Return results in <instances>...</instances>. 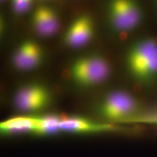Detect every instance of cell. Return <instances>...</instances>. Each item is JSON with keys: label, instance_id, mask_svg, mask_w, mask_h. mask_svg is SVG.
Masks as SVG:
<instances>
[{"label": "cell", "instance_id": "1", "mask_svg": "<svg viewBox=\"0 0 157 157\" xmlns=\"http://www.w3.org/2000/svg\"><path fill=\"white\" fill-rule=\"evenodd\" d=\"M127 66L135 78L150 82L157 76V42L153 39L139 41L127 55Z\"/></svg>", "mask_w": 157, "mask_h": 157}, {"label": "cell", "instance_id": "2", "mask_svg": "<svg viewBox=\"0 0 157 157\" xmlns=\"http://www.w3.org/2000/svg\"><path fill=\"white\" fill-rule=\"evenodd\" d=\"M111 68L103 57L90 56L76 60L71 68V76L74 82L83 87L98 84L108 78Z\"/></svg>", "mask_w": 157, "mask_h": 157}, {"label": "cell", "instance_id": "3", "mask_svg": "<svg viewBox=\"0 0 157 157\" xmlns=\"http://www.w3.org/2000/svg\"><path fill=\"white\" fill-rule=\"evenodd\" d=\"M138 103L132 95L124 91H114L107 95L99 106L100 113L108 120H127L136 114Z\"/></svg>", "mask_w": 157, "mask_h": 157}, {"label": "cell", "instance_id": "4", "mask_svg": "<svg viewBox=\"0 0 157 157\" xmlns=\"http://www.w3.org/2000/svg\"><path fill=\"white\" fill-rule=\"evenodd\" d=\"M142 11L135 0H111L109 18L115 29L128 31L136 28L142 20Z\"/></svg>", "mask_w": 157, "mask_h": 157}, {"label": "cell", "instance_id": "5", "mask_svg": "<svg viewBox=\"0 0 157 157\" xmlns=\"http://www.w3.org/2000/svg\"><path fill=\"white\" fill-rule=\"evenodd\" d=\"M50 93L46 88L38 84L21 87L14 96L15 109L22 113H35L44 109L50 103Z\"/></svg>", "mask_w": 157, "mask_h": 157}, {"label": "cell", "instance_id": "6", "mask_svg": "<svg viewBox=\"0 0 157 157\" xmlns=\"http://www.w3.org/2000/svg\"><path fill=\"white\" fill-rule=\"evenodd\" d=\"M94 25L91 17L83 15L77 17L66 31L64 40L68 46L79 48L87 44L93 38Z\"/></svg>", "mask_w": 157, "mask_h": 157}, {"label": "cell", "instance_id": "7", "mask_svg": "<svg viewBox=\"0 0 157 157\" xmlns=\"http://www.w3.org/2000/svg\"><path fill=\"white\" fill-rule=\"evenodd\" d=\"M42 58V52L36 42L26 41L19 46L13 56V63L20 70H31L37 67Z\"/></svg>", "mask_w": 157, "mask_h": 157}, {"label": "cell", "instance_id": "8", "mask_svg": "<svg viewBox=\"0 0 157 157\" xmlns=\"http://www.w3.org/2000/svg\"><path fill=\"white\" fill-rule=\"evenodd\" d=\"M117 128L111 124L96 123L81 117H68L62 119L60 122L61 132L68 133H97L112 132Z\"/></svg>", "mask_w": 157, "mask_h": 157}, {"label": "cell", "instance_id": "9", "mask_svg": "<svg viewBox=\"0 0 157 157\" xmlns=\"http://www.w3.org/2000/svg\"><path fill=\"white\" fill-rule=\"evenodd\" d=\"M32 25L38 34L50 36L58 32L60 21L53 10L46 6H42L36 8L33 13Z\"/></svg>", "mask_w": 157, "mask_h": 157}, {"label": "cell", "instance_id": "10", "mask_svg": "<svg viewBox=\"0 0 157 157\" xmlns=\"http://www.w3.org/2000/svg\"><path fill=\"white\" fill-rule=\"evenodd\" d=\"M39 117L19 116L3 121L0 124V130L4 135H15L23 133H34Z\"/></svg>", "mask_w": 157, "mask_h": 157}, {"label": "cell", "instance_id": "11", "mask_svg": "<svg viewBox=\"0 0 157 157\" xmlns=\"http://www.w3.org/2000/svg\"><path fill=\"white\" fill-rule=\"evenodd\" d=\"M61 120L62 118L56 115H48L39 117L38 122L33 134L37 136H47L61 132Z\"/></svg>", "mask_w": 157, "mask_h": 157}, {"label": "cell", "instance_id": "12", "mask_svg": "<svg viewBox=\"0 0 157 157\" xmlns=\"http://www.w3.org/2000/svg\"><path fill=\"white\" fill-rule=\"evenodd\" d=\"M32 3L33 0H12V7L15 13L23 14L30 10Z\"/></svg>", "mask_w": 157, "mask_h": 157}, {"label": "cell", "instance_id": "13", "mask_svg": "<svg viewBox=\"0 0 157 157\" xmlns=\"http://www.w3.org/2000/svg\"><path fill=\"white\" fill-rule=\"evenodd\" d=\"M1 1H5V0H1Z\"/></svg>", "mask_w": 157, "mask_h": 157}]
</instances>
